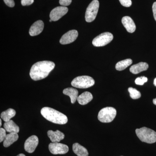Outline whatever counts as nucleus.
Listing matches in <instances>:
<instances>
[{"mask_svg": "<svg viewBox=\"0 0 156 156\" xmlns=\"http://www.w3.org/2000/svg\"><path fill=\"white\" fill-rule=\"evenodd\" d=\"M122 22L128 32L132 33L136 30V25L131 17L128 16L123 17Z\"/></svg>", "mask_w": 156, "mask_h": 156, "instance_id": "13", "label": "nucleus"}, {"mask_svg": "<svg viewBox=\"0 0 156 156\" xmlns=\"http://www.w3.org/2000/svg\"><path fill=\"white\" fill-rule=\"evenodd\" d=\"M39 140L36 135H32L27 138L24 143V149L29 153H32L37 146Z\"/></svg>", "mask_w": 156, "mask_h": 156, "instance_id": "10", "label": "nucleus"}, {"mask_svg": "<svg viewBox=\"0 0 156 156\" xmlns=\"http://www.w3.org/2000/svg\"><path fill=\"white\" fill-rule=\"evenodd\" d=\"M148 67V64L146 62H140L132 66L130 68V71L134 74H136L141 72L147 70Z\"/></svg>", "mask_w": 156, "mask_h": 156, "instance_id": "15", "label": "nucleus"}, {"mask_svg": "<svg viewBox=\"0 0 156 156\" xmlns=\"http://www.w3.org/2000/svg\"><path fill=\"white\" fill-rule=\"evenodd\" d=\"M48 137L53 143H58L64 139V134L61 131L56 130L54 131L52 130H49L48 132Z\"/></svg>", "mask_w": 156, "mask_h": 156, "instance_id": "14", "label": "nucleus"}, {"mask_svg": "<svg viewBox=\"0 0 156 156\" xmlns=\"http://www.w3.org/2000/svg\"><path fill=\"white\" fill-rule=\"evenodd\" d=\"M117 114L116 110L113 107H108L101 110L98 118L101 122L109 123L113 121Z\"/></svg>", "mask_w": 156, "mask_h": 156, "instance_id": "5", "label": "nucleus"}, {"mask_svg": "<svg viewBox=\"0 0 156 156\" xmlns=\"http://www.w3.org/2000/svg\"><path fill=\"white\" fill-rule=\"evenodd\" d=\"M55 66V63L52 61L38 62L32 66L30 75L31 78L34 81L43 80L49 75Z\"/></svg>", "mask_w": 156, "mask_h": 156, "instance_id": "1", "label": "nucleus"}, {"mask_svg": "<svg viewBox=\"0 0 156 156\" xmlns=\"http://www.w3.org/2000/svg\"><path fill=\"white\" fill-rule=\"evenodd\" d=\"M17 156H26L24 154H19V155H18Z\"/></svg>", "mask_w": 156, "mask_h": 156, "instance_id": "33", "label": "nucleus"}, {"mask_svg": "<svg viewBox=\"0 0 156 156\" xmlns=\"http://www.w3.org/2000/svg\"><path fill=\"white\" fill-rule=\"evenodd\" d=\"M50 151L53 154H64L69 151L68 146L59 143H51L49 144Z\"/></svg>", "mask_w": 156, "mask_h": 156, "instance_id": "8", "label": "nucleus"}, {"mask_svg": "<svg viewBox=\"0 0 156 156\" xmlns=\"http://www.w3.org/2000/svg\"><path fill=\"white\" fill-rule=\"evenodd\" d=\"M4 127L6 131L9 133H18L19 132V127L12 120H10L9 122H5Z\"/></svg>", "mask_w": 156, "mask_h": 156, "instance_id": "19", "label": "nucleus"}, {"mask_svg": "<svg viewBox=\"0 0 156 156\" xmlns=\"http://www.w3.org/2000/svg\"><path fill=\"white\" fill-rule=\"evenodd\" d=\"M99 3L98 0H93L87 7L85 14V19L87 22L94 21L97 16Z\"/></svg>", "mask_w": 156, "mask_h": 156, "instance_id": "6", "label": "nucleus"}, {"mask_svg": "<svg viewBox=\"0 0 156 156\" xmlns=\"http://www.w3.org/2000/svg\"><path fill=\"white\" fill-rule=\"evenodd\" d=\"M68 11V9L64 6H58L53 9L50 12V19L56 21L64 16Z\"/></svg>", "mask_w": 156, "mask_h": 156, "instance_id": "9", "label": "nucleus"}, {"mask_svg": "<svg viewBox=\"0 0 156 156\" xmlns=\"http://www.w3.org/2000/svg\"><path fill=\"white\" fill-rule=\"evenodd\" d=\"M34 0H21V3L23 6L30 5L34 3Z\"/></svg>", "mask_w": 156, "mask_h": 156, "instance_id": "28", "label": "nucleus"}, {"mask_svg": "<svg viewBox=\"0 0 156 156\" xmlns=\"http://www.w3.org/2000/svg\"><path fill=\"white\" fill-rule=\"evenodd\" d=\"M72 2V0H59V3L61 5L67 6L69 5Z\"/></svg>", "mask_w": 156, "mask_h": 156, "instance_id": "27", "label": "nucleus"}, {"mask_svg": "<svg viewBox=\"0 0 156 156\" xmlns=\"http://www.w3.org/2000/svg\"><path fill=\"white\" fill-rule=\"evenodd\" d=\"M128 92L130 93V97L133 99H138L141 97V93L134 88L130 87L128 89Z\"/></svg>", "mask_w": 156, "mask_h": 156, "instance_id": "23", "label": "nucleus"}, {"mask_svg": "<svg viewBox=\"0 0 156 156\" xmlns=\"http://www.w3.org/2000/svg\"><path fill=\"white\" fill-rule=\"evenodd\" d=\"M41 112L42 115L51 122L64 125L68 122V118L66 115L51 108L45 107L42 108Z\"/></svg>", "mask_w": 156, "mask_h": 156, "instance_id": "2", "label": "nucleus"}, {"mask_svg": "<svg viewBox=\"0 0 156 156\" xmlns=\"http://www.w3.org/2000/svg\"><path fill=\"white\" fill-rule=\"evenodd\" d=\"M78 36L77 31L75 30H69L62 37L59 42L63 45L69 44L75 41Z\"/></svg>", "mask_w": 156, "mask_h": 156, "instance_id": "11", "label": "nucleus"}, {"mask_svg": "<svg viewBox=\"0 0 156 156\" xmlns=\"http://www.w3.org/2000/svg\"><path fill=\"white\" fill-rule=\"evenodd\" d=\"M113 39V35L111 33H103L93 39L92 44L96 47H103L110 43Z\"/></svg>", "mask_w": 156, "mask_h": 156, "instance_id": "7", "label": "nucleus"}, {"mask_svg": "<svg viewBox=\"0 0 156 156\" xmlns=\"http://www.w3.org/2000/svg\"><path fill=\"white\" fill-rule=\"evenodd\" d=\"M53 21V20H52L51 19L50 20V22H52V21Z\"/></svg>", "mask_w": 156, "mask_h": 156, "instance_id": "35", "label": "nucleus"}, {"mask_svg": "<svg viewBox=\"0 0 156 156\" xmlns=\"http://www.w3.org/2000/svg\"><path fill=\"white\" fill-rule=\"evenodd\" d=\"M132 63V60L131 58L125 59L122 61L119 62L116 64V69L118 71H122L126 69Z\"/></svg>", "mask_w": 156, "mask_h": 156, "instance_id": "22", "label": "nucleus"}, {"mask_svg": "<svg viewBox=\"0 0 156 156\" xmlns=\"http://www.w3.org/2000/svg\"><path fill=\"white\" fill-rule=\"evenodd\" d=\"M16 114V111L14 109L9 108L2 113L1 117L5 122H9L11 118L15 116Z\"/></svg>", "mask_w": 156, "mask_h": 156, "instance_id": "21", "label": "nucleus"}, {"mask_svg": "<svg viewBox=\"0 0 156 156\" xmlns=\"http://www.w3.org/2000/svg\"><path fill=\"white\" fill-rule=\"evenodd\" d=\"M44 28V23L42 20H39L34 23L31 26L29 34L31 36H35L40 34Z\"/></svg>", "mask_w": 156, "mask_h": 156, "instance_id": "12", "label": "nucleus"}, {"mask_svg": "<svg viewBox=\"0 0 156 156\" xmlns=\"http://www.w3.org/2000/svg\"><path fill=\"white\" fill-rule=\"evenodd\" d=\"M4 1L5 4L9 7L13 8L15 5L14 0H4Z\"/></svg>", "mask_w": 156, "mask_h": 156, "instance_id": "29", "label": "nucleus"}, {"mask_svg": "<svg viewBox=\"0 0 156 156\" xmlns=\"http://www.w3.org/2000/svg\"></svg>", "mask_w": 156, "mask_h": 156, "instance_id": "36", "label": "nucleus"}, {"mask_svg": "<svg viewBox=\"0 0 156 156\" xmlns=\"http://www.w3.org/2000/svg\"><path fill=\"white\" fill-rule=\"evenodd\" d=\"M153 12V15L154 18L156 21V2L154 3L152 6Z\"/></svg>", "mask_w": 156, "mask_h": 156, "instance_id": "30", "label": "nucleus"}, {"mask_svg": "<svg viewBox=\"0 0 156 156\" xmlns=\"http://www.w3.org/2000/svg\"><path fill=\"white\" fill-rule=\"evenodd\" d=\"M136 136L143 142L153 144L156 142V132L152 129L143 127L135 130Z\"/></svg>", "mask_w": 156, "mask_h": 156, "instance_id": "3", "label": "nucleus"}, {"mask_svg": "<svg viewBox=\"0 0 156 156\" xmlns=\"http://www.w3.org/2000/svg\"><path fill=\"white\" fill-rule=\"evenodd\" d=\"M154 84L155 87H156V78L154 80Z\"/></svg>", "mask_w": 156, "mask_h": 156, "instance_id": "32", "label": "nucleus"}, {"mask_svg": "<svg viewBox=\"0 0 156 156\" xmlns=\"http://www.w3.org/2000/svg\"><path fill=\"white\" fill-rule=\"evenodd\" d=\"M93 99V96L90 92H85L78 96L77 101L78 103L81 105H85Z\"/></svg>", "mask_w": 156, "mask_h": 156, "instance_id": "16", "label": "nucleus"}, {"mask_svg": "<svg viewBox=\"0 0 156 156\" xmlns=\"http://www.w3.org/2000/svg\"><path fill=\"white\" fill-rule=\"evenodd\" d=\"M148 80L147 78L145 76L140 77L136 78L135 80V83L136 85L142 86L144 83H146Z\"/></svg>", "mask_w": 156, "mask_h": 156, "instance_id": "24", "label": "nucleus"}, {"mask_svg": "<svg viewBox=\"0 0 156 156\" xmlns=\"http://www.w3.org/2000/svg\"><path fill=\"white\" fill-rule=\"evenodd\" d=\"M153 103L155 105H156V98L153 99Z\"/></svg>", "mask_w": 156, "mask_h": 156, "instance_id": "31", "label": "nucleus"}, {"mask_svg": "<svg viewBox=\"0 0 156 156\" xmlns=\"http://www.w3.org/2000/svg\"><path fill=\"white\" fill-rule=\"evenodd\" d=\"M6 130L3 128H0V142L4 141L5 138L7 134H6Z\"/></svg>", "mask_w": 156, "mask_h": 156, "instance_id": "25", "label": "nucleus"}, {"mask_svg": "<svg viewBox=\"0 0 156 156\" xmlns=\"http://www.w3.org/2000/svg\"><path fill=\"white\" fill-rule=\"evenodd\" d=\"M122 5L126 7H130L132 5L131 0H119Z\"/></svg>", "mask_w": 156, "mask_h": 156, "instance_id": "26", "label": "nucleus"}, {"mask_svg": "<svg viewBox=\"0 0 156 156\" xmlns=\"http://www.w3.org/2000/svg\"><path fill=\"white\" fill-rule=\"evenodd\" d=\"M64 95H67L70 98L71 102L72 104L75 103L78 97V90L73 88H68L64 89L63 91Z\"/></svg>", "mask_w": 156, "mask_h": 156, "instance_id": "17", "label": "nucleus"}, {"mask_svg": "<svg viewBox=\"0 0 156 156\" xmlns=\"http://www.w3.org/2000/svg\"><path fill=\"white\" fill-rule=\"evenodd\" d=\"M95 84V80L91 77L87 76H80L75 78L71 82L73 87L80 89H87Z\"/></svg>", "mask_w": 156, "mask_h": 156, "instance_id": "4", "label": "nucleus"}, {"mask_svg": "<svg viewBox=\"0 0 156 156\" xmlns=\"http://www.w3.org/2000/svg\"><path fill=\"white\" fill-rule=\"evenodd\" d=\"M18 134L16 133H11L7 134L5 140H4L3 145L5 147H7L13 144L14 142L17 141L18 139Z\"/></svg>", "mask_w": 156, "mask_h": 156, "instance_id": "20", "label": "nucleus"}, {"mask_svg": "<svg viewBox=\"0 0 156 156\" xmlns=\"http://www.w3.org/2000/svg\"><path fill=\"white\" fill-rule=\"evenodd\" d=\"M2 126V119L0 120V126Z\"/></svg>", "mask_w": 156, "mask_h": 156, "instance_id": "34", "label": "nucleus"}, {"mask_svg": "<svg viewBox=\"0 0 156 156\" xmlns=\"http://www.w3.org/2000/svg\"><path fill=\"white\" fill-rule=\"evenodd\" d=\"M73 150L74 153L78 156H88L89 155V153L87 149L77 143L73 144Z\"/></svg>", "mask_w": 156, "mask_h": 156, "instance_id": "18", "label": "nucleus"}]
</instances>
